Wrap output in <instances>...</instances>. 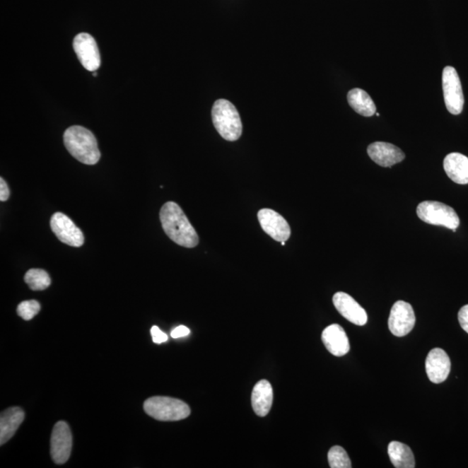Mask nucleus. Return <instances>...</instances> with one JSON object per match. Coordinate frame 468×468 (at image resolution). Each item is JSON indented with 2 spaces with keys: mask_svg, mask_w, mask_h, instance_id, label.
Segmentation results:
<instances>
[{
  "mask_svg": "<svg viewBox=\"0 0 468 468\" xmlns=\"http://www.w3.org/2000/svg\"><path fill=\"white\" fill-rule=\"evenodd\" d=\"M160 220L164 232L175 243L187 248H193L199 244L197 231L175 202L170 201L163 205Z\"/></svg>",
  "mask_w": 468,
  "mask_h": 468,
  "instance_id": "f257e3e1",
  "label": "nucleus"
},
{
  "mask_svg": "<svg viewBox=\"0 0 468 468\" xmlns=\"http://www.w3.org/2000/svg\"><path fill=\"white\" fill-rule=\"evenodd\" d=\"M65 148L80 163L95 165L101 158L98 141L89 129L81 126H72L64 132Z\"/></svg>",
  "mask_w": 468,
  "mask_h": 468,
  "instance_id": "f03ea898",
  "label": "nucleus"
},
{
  "mask_svg": "<svg viewBox=\"0 0 468 468\" xmlns=\"http://www.w3.org/2000/svg\"><path fill=\"white\" fill-rule=\"evenodd\" d=\"M214 127L225 140L234 141L242 135V122L239 112L232 103L226 99L217 100L213 106Z\"/></svg>",
  "mask_w": 468,
  "mask_h": 468,
  "instance_id": "7ed1b4c3",
  "label": "nucleus"
},
{
  "mask_svg": "<svg viewBox=\"0 0 468 468\" xmlns=\"http://www.w3.org/2000/svg\"><path fill=\"white\" fill-rule=\"evenodd\" d=\"M145 412L153 419L163 421H176L189 416V406L178 399L167 397H153L144 402Z\"/></svg>",
  "mask_w": 468,
  "mask_h": 468,
  "instance_id": "20e7f679",
  "label": "nucleus"
},
{
  "mask_svg": "<svg viewBox=\"0 0 468 468\" xmlns=\"http://www.w3.org/2000/svg\"><path fill=\"white\" fill-rule=\"evenodd\" d=\"M417 216L425 223L444 226L452 230L460 226V218L454 209L438 201H427L420 203L417 206Z\"/></svg>",
  "mask_w": 468,
  "mask_h": 468,
  "instance_id": "39448f33",
  "label": "nucleus"
},
{
  "mask_svg": "<svg viewBox=\"0 0 468 468\" xmlns=\"http://www.w3.org/2000/svg\"><path fill=\"white\" fill-rule=\"evenodd\" d=\"M443 88L448 112L452 115H459L462 112L464 107V95L462 83L455 69L447 66L443 72Z\"/></svg>",
  "mask_w": 468,
  "mask_h": 468,
  "instance_id": "423d86ee",
  "label": "nucleus"
},
{
  "mask_svg": "<svg viewBox=\"0 0 468 468\" xmlns=\"http://www.w3.org/2000/svg\"><path fill=\"white\" fill-rule=\"evenodd\" d=\"M416 324V315L411 305L405 301L394 303L390 310L389 328L394 336L402 337L411 332Z\"/></svg>",
  "mask_w": 468,
  "mask_h": 468,
  "instance_id": "0eeeda50",
  "label": "nucleus"
},
{
  "mask_svg": "<svg viewBox=\"0 0 468 468\" xmlns=\"http://www.w3.org/2000/svg\"><path fill=\"white\" fill-rule=\"evenodd\" d=\"M73 47L80 63L86 70L93 72L98 70L101 65V56L93 37L88 33L78 34L73 42Z\"/></svg>",
  "mask_w": 468,
  "mask_h": 468,
  "instance_id": "6e6552de",
  "label": "nucleus"
},
{
  "mask_svg": "<svg viewBox=\"0 0 468 468\" xmlns=\"http://www.w3.org/2000/svg\"><path fill=\"white\" fill-rule=\"evenodd\" d=\"M51 228L61 242L71 247H82L84 237L81 230L64 213L53 214L51 218Z\"/></svg>",
  "mask_w": 468,
  "mask_h": 468,
  "instance_id": "1a4fd4ad",
  "label": "nucleus"
},
{
  "mask_svg": "<svg viewBox=\"0 0 468 468\" xmlns=\"http://www.w3.org/2000/svg\"><path fill=\"white\" fill-rule=\"evenodd\" d=\"M72 450V435L70 427L65 421L54 426L51 439V455L56 464L62 465L70 458Z\"/></svg>",
  "mask_w": 468,
  "mask_h": 468,
  "instance_id": "9d476101",
  "label": "nucleus"
},
{
  "mask_svg": "<svg viewBox=\"0 0 468 468\" xmlns=\"http://www.w3.org/2000/svg\"><path fill=\"white\" fill-rule=\"evenodd\" d=\"M258 218L264 233L274 240L282 242L289 239L291 228L288 222L275 211L268 209L260 210Z\"/></svg>",
  "mask_w": 468,
  "mask_h": 468,
  "instance_id": "9b49d317",
  "label": "nucleus"
},
{
  "mask_svg": "<svg viewBox=\"0 0 468 468\" xmlns=\"http://www.w3.org/2000/svg\"><path fill=\"white\" fill-rule=\"evenodd\" d=\"M426 372L433 383L446 381L451 371V361L443 349L435 348L428 353L426 359Z\"/></svg>",
  "mask_w": 468,
  "mask_h": 468,
  "instance_id": "f8f14e48",
  "label": "nucleus"
},
{
  "mask_svg": "<svg viewBox=\"0 0 468 468\" xmlns=\"http://www.w3.org/2000/svg\"><path fill=\"white\" fill-rule=\"evenodd\" d=\"M333 304L337 312L351 323L358 326L367 324L366 310L361 306L350 295L345 293H337L333 296Z\"/></svg>",
  "mask_w": 468,
  "mask_h": 468,
  "instance_id": "ddd939ff",
  "label": "nucleus"
},
{
  "mask_svg": "<svg viewBox=\"0 0 468 468\" xmlns=\"http://www.w3.org/2000/svg\"><path fill=\"white\" fill-rule=\"evenodd\" d=\"M368 155L374 163L383 168H390L405 159L402 149L391 144L377 141L368 147Z\"/></svg>",
  "mask_w": 468,
  "mask_h": 468,
  "instance_id": "4468645a",
  "label": "nucleus"
},
{
  "mask_svg": "<svg viewBox=\"0 0 468 468\" xmlns=\"http://www.w3.org/2000/svg\"><path fill=\"white\" fill-rule=\"evenodd\" d=\"M322 341L333 356H343L350 351L347 334L339 324H334L325 328L322 333Z\"/></svg>",
  "mask_w": 468,
  "mask_h": 468,
  "instance_id": "2eb2a0df",
  "label": "nucleus"
},
{
  "mask_svg": "<svg viewBox=\"0 0 468 468\" xmlns=\"http://www.w3.org/2000/svg\"><path fill=\"white\" fill-rule=\"evenodd\" d=\"M272 402H274V390L271 383L267 380H262L253 387L252 394V405L257 416H267L269 414Z\"/></svg>",
  "mask_w": 468,
  "mask_h": 468,
  "instance_id": "dca6fc26",
  "label": "nucleus"
},
{
  "mask_svg": "<svg viewBox=\"0 0 468 468\" xmlns=\"http://www.w3.org/2000/svg\"><path fill=\"white\" fill-rule=\"evenodd\" d=\"M443 167L452 182L466 185L468 184V158L460 153H451L444 159Z\"/></svg>",
  "mask_w": 468,
  "mask_h": 468,
  "instance_id": "f3484780",
  "label": "nucleus"
},
{
  "mask_svg": "<svg viewBox=\"0 0 468 468\" xmlns=\"http://www.w3.org/2000/svg\"><path fill=\"white\" fill-rule=\"evenodd\" d=\"M25 419V412L23 409L14 406L5 410L0 417V445H4L13 438Z\"/></svg>",
  "mask_w": 468,
  "mask_h": 468,
  "instance_id": "a211bd4d",
  "label": "nucleus"
},
{
  "mask_svg": "<svg viewBox=\"0 0 468 468\" xmlns=\"http://www.w3.org/2000/svg\"><path fill=\"white\" fill-rule=\"evenodd\" d=\"M347 98L349 105L361 116L370 117L377 113V107L366 91L356 88L349 92Z\"/></svg>",
  "mask_w": 468,
  "mask_h": 468,
  "instance_id": "6ab92c4d",
  "label": "nucleus"
},
{
  "mask_svg": "<svg viewBox=\"0 0 468 468\" xmlns=\"http://www.w3.org/2000/svg\"><path fill=\"white\" fill-rule=\"evenodd\" d=\"M390 459L397 468H414L416 460L411 448L399 441H391L387 447Z\"/></svg>",
  "mask_w": 468,
  "mask_h": 468,
  "instance_id": "aec40b11",
  "label": "nucleus"
},
{
  "mask_svg": "<svg viewBox=\"0 0 468 468\" xmlns=\"http://www.w3.org/2000/svg\"><path fill=\"white\" fill-rule=\"evenodd\" d=\"M25 281L33 291H43L51 286L49 274L42 269H30L25 275Z\"/></svg>",
  "mask_w": 468,
  "mask_h": 468,
  "instance_id": "412c9836",
  "label": "nucleus"
},
{
  "mask_svg": "<svg viewBox=\"0 0 468 468\" xmlns=\"http://www.w3.org/2000/svg\"><path fill=\"white\" fill-rule=\"evenodd\" d=\"M329 467L332 468H351L352 467L347 452L342 447L335 446L328 452Z\"/></svg>",
  "mask_w": 468,
  "mask_h": 468,
  "instance_id": "4be33fe9",
  "label": "nucleus"
},
{
  "mask_svg": "<svg viewBox=\"0 0 468 468\" xmlns=\"http://www.w3.org/2000/svg\"><path fill=\"white\" fill-rule=\"evenodd\" d=\"M40 304L36 300L21 303L17 308L18 315L26 321L32 320L40 312Z\"/></svg>",
  "mask_w": 468,
  "mask_h": 468,
  "instance_id": "5701e85b",
  "label": "nucleus"
},
{
  "mask_svg": "<svg viewBox=\"0 0 468 468\" xmlns=\"http://www.w3.org/2000/svg\"><path fill=\"white\" fill-rule=\"evenodd\" d=\"M151 336L153 342L157 344H160L168 341V336L166 333L160 331L158 326H153L151 329Z\"/></svg>",
  "mask_w": 468,
  "mask_h": 468,
  "instance_id": "b1692460",
  "label": "nucleus"
},
{
  "mask_svg": "<svg viewBox=\"0 0 468 468\" xmlns=\"http://www.w3.org/2000/svg\"><path fill=\"white\" fill-rule=\"evenodd\" d=\"M458 320L462 328L468 334V305H464L460 310Z\"/></svg>",
  "mask_w": 468,
  "mask_h": 468,
  "instance_id": "393cba45",
  "label": "nucleus"
},
{
  "mask_svg": "<svg viewBox=\"0 0 468 468\" xmlns=\"http://www.w3.org/2000/svg\"><path fill=\"white\" fill-rule=\"evenodd\" d=\"M190 334V329L187 327V326L180 325L178 327L172 329L171 332V337L172 339H177L180 337H184L189 336Z\"/></svg>",
  "mask_w": 468,
  "mask_h": 468,
  "instance_id": "a878e982",
  "label": "nucleus"
},
{
  "mask_svg": "<svg viewBox=\"0 0 468 468\" xmlns=\"http://www.w3.org/2000/svg\"><path fill=\"white\" fill-rule=\"evenodd\" d=\"M10 197V190L6 180L0 179V201H6Z\"/></svg>",
  "mask_w": 468,
  "mask_h": 468,
  "instance_id": "bb28decb",
  "label": "nucleus"
},
{
  "mask_svg": "<svg viewBox=\"0 0 468 468\" xmlns=\"http://www.w3.org/2000/svg\"><path fill=\"white\" fill-rule=\"evenodd\" d=\"M281 245H286V241H282Z\"/></svg>",
  "mask_w": 468,
  "mask_h": 468,
  "instance_id": "cd10ccee",
  "label": "nucleus"
},
{
  "mask_svg": "<svg viewBox=\"0 0 468 468\" xmlns=\"http://www.w3.org/2000/svg\"><path fill=\"white\" fill-rule=\"evenodd\" d=\"M93 76H98L97 72H95V71H94V73H93Z\"/></svg>",
  "mask_w": 468,
  "mask_h": 468,
  "instance_id": "c85d7f7f",
  "label": "nucleus"
}]
</instances>
